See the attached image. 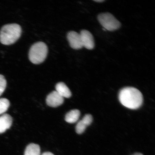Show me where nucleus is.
<instances>
[{"label":"nucleus","mask_w":155,"mask_h":155,"mask_svg":"<svg viewBox=\"0 0 155 155\" xmlns=\"http://www.w3.org/2000/svg\"><path fill=\"white\" fill-rule=\"evenodd\" d=\"M119 99L124 106L133 110L140 107L143 101L142 94L140 91L132 87L122 89L119 93Z\"/></svg>","instance_id":"f257e3e1"},{"label":"nucleus","mask_w":155,"mask_h":155,"mask_svg":"<svg viewBox=\"0 0 155 155\" xmlns=\"http://www.w3.org/2000/svg\"><path fill=\"white\" fill-rule=\"evenodd\" d=\"M22 28L16 24L4 25L0 31V42L5 45H10L16 42L21 36Z\"/></svg>","instance_id":"f03ea898"},{"label":"nucleus","mask_w":155,"mask_h":155,"mask_svg":"<svg viewBox=\"0 0 155 155\" xmlns=\"http://www.w3.org/2000/svg\"><path fill=\"white\" fill-rule=\"evenodd\" d=\"M48 48L42 42L35 43L30 48L28 54L29 59L35 64H38L44 62L47 57Z\"/></svg>","instance_id":"7ed1b4c3"},{"label":"nucleus","mask_w":155,"mask_h":155,"mask_svg":"<svg viewBox=\"0 0 155 155\" xmlns=\"http://www.w3.org/2000/svg\"><path fill=\"white\" fill-rule=\"evenodd\" d=\"M98 20L104 29L110 31H113L120 28V22L111 13H104L98 15Z\"/></svg>","instance_id":"20e7f679"},{"label":"nucleus","mask_w":155,"mask_h":155,"mask_svg":"<svg viewBox=\"0 0 155 155\" xmlns=\"http://www.w3.org/2000/svg\"><path fill=\"white\" fill-rule=\"evenodd\" d=\"M80 35L81 41L83 47L88 50L94 49V41L92 35L87 30H82L81 31Z\"/></svg>","instance_id":"39448f33"},{"label":"nucleus","mask_w":155,"mask_h":155,"mask_svg":"<svg viewBox=\"0 0 155 155\" xmlns=\"http://www.w3.org/2000/svg\"><path fill=\"white\" fill-rule=\"evenodd\" d=\"M67 38L70 45L73 49L78 50L83 47L80 34L71 31L68 33Z\"/></svg>","instance_id":"423d86ee"},{"label":"nucleus","mask_w":155,"mask_h":155,"mask_svg":"<svg viewBox=\"0 0 155 155\" xmlns=\"http://www.w3.org/2000/svg\"><path fill=\"white\" fill-rule=\"evenodd\" d=\"M64 98L56 91H53L48 95L46 99V104L51 107H56L63 103Z\"/></svg>","instance_id":"0eeeda50"},{"label":"nucleus","mask_w":155,"mask_h":155,"mask_svg":"<svg viewBox=\"0 0 155 155\" xmlns=\"http://www.w3.org/2000/svg\"><path fill=\"white\" fill-rule=\"evenodd\" d=\"M93 117L90 114H86L83 119L77 123L75 130L78 134H82L86 130L88 126L90 125L92 123Z\"/></svg>","instance_id":"6e6552de"},{"label":"nucleus","mask_w":155,"mask_h":155,"mask_svg":"<svg viewBox=\"0 0 155 155\" xmlns=\"http://www.w3.org/2000/svg\"><path fill=\"white\" fill-rule=\"evenodd\" d=\"M12 123V118L8 114H5L0 117V134L10 128Z\"/></svg>","instance_id":"1a4fd4ad"},{"label":"nucleus","mask_w":155,"mask_h":155,"mask_svg":"<svg viewBox=\"0 0 155 155\" xmlns=\"http://www.w3.org/2000/svg\"><path fill=\"white\" fill-rule=\"evenodd\" d=\"M56 91L63 97L69 98L71 96L70 90L63 82L57 83L55 86Z\"/></svg>","instance_id":"9d476101"},{"label":"nucleus","mask_w":155,"mask_h":155,"mask_svg":"<svg viewBox=\"0 0 155 155\" xmlns=\"http://www.w3.org/2000/svg\"><path fill=\"white\" fill-rule=\"evenodd\" d=\"M81 115L80 112L78 110H73L70 111L66 115L65 120L67 123H74L78 120Z\"/></svg>","instance_id":"9b49d317"},{"label":"nucleus","mask_w":155,"mask_h":155,"mask_svg":"<svg viewBox=\"0 0 155 155\" xmlns=\"http://www.w3.org/2000/svg\"><path fill=\"white\" fill-rule=\"evenodd\" d=\"M24 155H41L39 145L34 143L29 144L25 149Z\"/></svg>","instance_id":"f8f14e48"},{"label":"nucleus","mask_w":155,"mask_h":155,"mask_svg":"<svg viewBox=\"0 0 155 155\" xmlns=\"http://www.w3.org/2000/svg\"><path fill=\"white\" fill-rule=\"evenodd\" d=\"M10 106L9 101L5 98H0V115L7 111Z\"/></svg>","instance_id":"ddd939ff"},{"label":"nucleus","mask_w":155,"mask_h":155,"mask_svg":"<svg viewBox=\"0 0 155 155\" xmlns=\"http://www.w3.org/2000/svg\"><path fill=\"white\" fill-rule=\"evenodd\" d=\"M7 86V81L3 75L0 74V96L5 91Z\"/></svg>","instance_id":"4468645a"},{"label":"nucleus","mask_w":155,"mask_h":155,"mask_svg":"<svg viewBox=\"0 0 155 155\" xmlns=\"http://www.w3.org/2000/svg\"><path fill=\"white\" fill-rule=\"evenodd\" d=\"M41 155H54L52 153L50 152H45L43 153Z\"/></svg>","instance_id":"2eb2a0df"},{"label":"nucleus","mask_w":155,"mask_h":155,"mask_svg":"<svg viewBox=\"0 0 155 155\" xmlns=\"http://www.w3.org/2000/svg\"><path fill=\"white\" fill-rule=\"evenodd\" d=\"M94 2H103L104 1H105L104 0H94Z\"/></svg>","instance_id":"dca6fc26"},{"label":"nucleus","mask_w":155,"mask_h":155,"mask_svg":"<svg viewBox=\"0 0 155 155\" xmlns=\"http://www.w3.org/2000/svg\"><path fill=\"white\" fill-rule=\"evenodd\" d=\"M132 155H143L142 154L140 153H135L134 154Z\"/></svg>","instance_id":"f3484780"}]
</instances>
